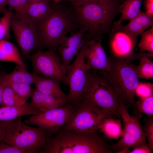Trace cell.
Listing matches in <instances>:
<instances>
[{
    "label": "cell",
    "mask_w": 153,
    "mask_h": 153,
    "mask_svg": "<svg viewBox=\"0 0 153 153\" xmlns=\"http://www.w3.org/2000/svg\"><path fill=\"white\" fill-rule=\"evenodd\" d=\"M120 5L116 0H104L72 6L71 9L75 23L80 28H86L85 35L87 39L97 40L111 32Z\"/></svg>",
    "instance_id": "obj_1"
},
{
    "label": "cell",
    "mask_w": 153,
    "mask_h": 153,
    "mask_svg": "<svg viewBox=\"0 0 153 153\" xmlns=\"http://www.w3.org/2000/svg\"><path fill=\"white\" fill-rule=\"evenodd\" d=\"M97 131L83 132L61 129L50 138L38 153H112V145Z\"/></svg>",
    "instance_id": "obj_2"
},
{
    "label": "cell",
    "mask_w": 153,
    "mask_h": 153,
    "mask_svg": "<svg viewBox=\"0 0 153 153\" xmlns=\"http://www.w3.org/2000/svg\"><path fill=\"white\" fill-rule=\"evenodd\" d=\"M58 4H54L51 13L37 24L39 34L37 50L47 48L56 52L67 34L80 28L74 22L71 8Z\"/></svg>",
    "instance_id": "obj_3"
},
{
    "label": "cell",
    "mask_w": 153,
    "mask_h": 153,
    "mask_svg": "<svg viewBox=\"0 0 153 153\" xmlns=\"http://www.w3.org/2000/svg\"><path fill=\"white\" fill-rule=\"evenodd\" d=\"M110 70L103 73L127 107L133 109L136 88L139 82L137 65L131 62L110 56Z\"/></svg>",
    "instance_id": "obj_4"
},
{
    "label": "cell",
    "mask_w": 153,
    "mask_h": 153,
    "mask_svg": "<svg viewBox=\"0 0 153 153\" xmlns=\"http://www.w3.org/2000/svg\"><path fill=\"white\" fill-rule=\"evenodd\" d=\"M50 138L45 129L28 126L21 117L11 121L8 125L2 142L27 152H38Z\"/></svg>",
    "instance_id": "obj_5"
},
{
    "label": "cell",
    "mask_w": 153,
    "mask_h": 153,
    "mask_svg": "<svg viewBox=\"0 0 153 153\" xmlns=\"http://www.w3.org/2000/svg\"><path fill=\"white\" fill-rule=\"evenodd\" d=\"M97 71L94 70L92 72L91 78L82 100H87L99 108L121 118L119 108L124 102L123 100L104 73L99 75Z\"/></svg>",
    "instance_id": "obj_6"
},
{
    "label": "cell",
    "mask_w": 153,
    "mask_h": 153,
    "mask_svg": "<svg viewBox=\"0 0 153 153\" xmlns=\"http://www.w3.org/2000/svg\"><path fill=\"white\" fill-rule=\"evenodd\" d=\"M82 48L73 63L70 64L66 73L69 91L66 98L68 103L76 107L81 101L92 75L90 70L84 68L85 52L89 41L85 37Z\"/></svg>",
    "instance_id": "obj_7"
},
{
    "label": "cell",
    "mask_w": 153,
    "mask_h": 153,
    "mask_svg": "<svg viewBox=\"0 0 153 153\" xmlns=\"http://www.w3.org/2000/svg\"><path fill=\"white\" fill-rule=\"evenodd\" d=\"M113 115L90 101L82 99L76 107L70 120L61 129L83 132L97 131L99 130V124L103 120L112 118Z\"/></svg>",
    "instance_id": "obj_8"
},
{
    "label": "cell",
    "mask_w": 153,
    "mask_h": 153,
    "mask_svg": "<svg viewBox=\"0 0 153 153\" xmlns=\"http://www.w3.org/2000/svg\"><path fill=\"white\" fill-rule=\"evenodd\" d=\"M10 28L14 35L21 53L26 58L37 50L39 34L37 24L26 15L14 13L10 22Z\"/></svg>",
    "instance_id": "obj_9"
},
{
    "label": "cell",
    "mask_w": 153,
    "mask_h": 153,
    "mask_svg": "<svg viewBox=\"0 0 153 153\" xmlns=\"http://www.w3.org/2000/svg\"><path fill=\"white\" fill-rule=\"evenodd\" d=\"M27 58L31 62L33 74L54 78L64 85H67V73L56 52L50 50H38Z\"/></svg>",
    "instance_id": "obj_10"
},
{
    "label": "cell",
    "mask_w": 153,
    "mask_h": 153,
    "mask_svg": "<svg viewBox=\"0 0 153 153\" xmlns=\"http://www.w3.org/2000/svg\"><path fill=\"white\" fill-rule=\"evenodd\" d=\"M75 108L72 105L67 103L62 107L33 115L25 119L24 122L43 128L51 137L58 133L69 121Z\"/></svg>",
    "instance_id": "obj_11"
},
{
    "label": "cell",
    "mask_w": 153,
    "mask_h": 153,
    "mask_svg": "<svg viewBox=\"0 0 153 153\" xmlns=\"http://www.w3.org/2000/svg\"><path fill=\"white\" fill-rule=\"evenodd\" d=\"M119 112L123 120L124 128L121 139L116 143L112 145V150L125 148H133L147 144L140 120L137 116H131L129 114L127 107L124 102L119 107Z\"/></svg>",
    "instance_id": "obj_12"
},
{
    "label": "cell",
    "mask_w": 153,
    "mask_h": 153,
    "mask_svg": "<svg viewBox=\"0 0 153 153\" xmlns=\"http://www.w3.org/2000/svg\"><path fill=\"white\" fill-rule=\"evenodd\" d=\"M136 44L123 31H117L112 33L109 42L110 56L130 62L139 60L144 57H153V54L148 52H133Z\"/></svg>",
    "instance_id": "obj_13"
},
{
    "label": "cell",
    "mask_w": 153,
    "mask_h": 153,
    "mask_svg": "<svg viewBox=\"0 0 153 153\" xmlns=\"http://www.w3.org/2000/svg\"><path fill=\"white\" fill-rule=\"evenodd\" d=\"M87 31L86 28L82 27L76 32L72 33L70 36H66L60 42L57 51L66 73L70 62L84 44V37Z\"/></svg>",
    "instance_id": "obj_14"
},
{
    "label": "cell",
    "mask_w": 153,
    "mask_h": 153,
    "mask_svg": "<svg viewBox=\"0 0 153 153\" xmlns=\"http://www.w3.org/2000/svg\"><path fill=\"white\" fill-rule=\"evenodd\" d=\"M102 39L89 41L85 52L87 62L84 64L86 70H100L108 72L110 61L101 44Z\"/></svg>",
    "instance_id": "obj_15"
},
{
    "label": "cell",
    "mask_w": 153,
    "mask_h": 153,
    "mask_svg": "<svg viewBox=\"0 0 153 153\" xmlns=\"http://www.w3.org/2000/svg\"><path fill=\"white\" fill-rule=\"evenodd\" d=\"M153 26V16L141 12L136 17L125 26L120 24L112 28L111 32L121 31L126 33L136 44L138 36L147 28Z\"/></svg>",
    "instance_id": "obj_16"
},
{
    "label": "cell",
    "mask_w": 153,
    "mask_h": 153,
    "mask_svg": "<svg viewBox=\"0 0 153 153\" xmlns=\"http://www.w3.org/2000/svg\"><path fill=\"white\" fill-rule=\"evenodd\" d=\"M30 106L41 112H45L62 107L68 103L67 98H58L44 94L33 90Z\"/></svg>",
    "instance_id": "obj_17"
},
{
    "label": "cell",
    "mask_w": 153,
    "mask_h": 153,
    "mask_svg": "<svg viewBox=\"0 0 153 153\" xmlns=\"http://www.w3.org/2000/svg\"><path fill=\"white\" fill-rule=\"evenodd\" d=\"M57 79L37 75L34 84L35 89L48 96L58 98H66L67 95L61 89Z\"/></svg>",
    "instance_id": "obj_18"
},
{
    "label": "cell",
    "mask_w": 153,
    "mask_h": 153,
    "mask_svg": "<svg viewBox=\"0 0 153 153\" xmlns=\"http://www.w3.org/2000/svg\"><path fill=\"white\" fill-rule=\"evenodd\" d=\"M53 5L47 2L29 3L25 9V15L30 20L37 24L51 13Z\"/></svg>",
    "instance_id": "obj_19"
},
{
    "label": "cell",
    "mask_w": 153,
    "mask_h": 153,
    "mask_svg": "<svg viewBox=\"0 0 153 153\" xmlns=\"http://www.w3.org/2000/svg\"><path fill=\"white\" fill-rule=\"evenodd\" d=\"M144 0H124L121 4L120 19L113 23L112 28L122 24L124 20L129 21L137 16L141 12V7Z\"/></svg>",
    "instance_id": "obj_20"
},
{
    "label": "cell",
    "mask_w": 153,
    "mask_h": 153,
    "mask_svg": "<svg viewBox=\"0 0 153 153\" xmlns=\"http://www.w3.org/2000/svg\"><path fill=\"white\" fill-rule=\"evenodd\" d=\"M41 112L30 106L16 107L1 106H0V121H11L24 116L35 115Z\"/></svg>",
    "instance_id": "obj_21"
},
{
    "label": "cell",
    "mask_w": 153,
    "mask_h": 153,
    "mask_svg": "<svg viewBox=\"0 0 153 153\" xmlns=\"http://www.w3.org/2000/svg\"><path fill=\"white\" fill-rule=\"evenodd\" d=\"M98 129L107 137L113 139H118L123 132L120 120L112 117L103 120L98 126Z\"/></svg>",
    "instance_id": "obj_22"
},
{
    "label": "cell",
    "mask_w": 153,
    "mask_h": 153,
    "mask_svg": "<svg viewBox=\"0 0 153 153\" xmlns=\"http://www.w3.org/2000/svg\"><path fill=\"white\" fill-rule=\"evenodd\" d=\"M37 75L30 73L27 70L26 66L16 64L13 71L6 74L5 78L7 82L23 83L31 84L35 82Z\"/></svg>",
    "instance_id": "obj_23"
},
{
    "label": "cell",
    "mask_w": 153,
    "mask_h": 153,
    "mask_svg": "<svg viewBox=\"0 0 153 153\" xmlns=\"http://www.w3.org/2000/svg\"><path fill=\"white\" fill-rule=\"evenodd\" d=\"M0 48L6 58L7 62H12L16 64L26 66L22 61L17 46L6 40L0 41Z\"/></svg>",
    "instance_id": "obj_24"
},
{
    "label": "cell",
    "mask_w": 153,
    "mask_h": 153,
    "mask_svg": "<svg viewBox=\"0 0 153 153\" xmlns=\"http://www.w3.org/2000/svg\"><path fill=\"white\" fill-rule=\"evenodd\" d=\"M1 106L23 107L30 106V104L19 97L6 83L5 80Z\"/></svg>",
    "instance_id": "obj_25"
},
{
    "label": "cell",
    "mask_w": 153,
    "mask_h": 153,
    "mask_svg": "<svg viewBox=\"0 0 153 153\" xmlns=\"http://www.w3.org/2000/svg\"><path fill=\"white\" fill-rule=\"evenodd\" d=\"M134 115L139 120L142 114H145L148 116L153 115V95L148 97L140 99L135 102L133 109Z\"/></svg>",
    "instance_id": "obj_26"
},
{
    "label": "cell",
    "mask_w": 153,
    "mask_h": 153,
    "mask_svg": "<svg viewBox=\"0 0 153 153\" xmlns=\"http://www.w3.org/2000/svg\"><path fill=\"white\" fill-rule=\"evenodd\" d=\"M137 66V74L139 78L149 79L153 78V62L148 57H144L140 60Z\"/></svg>",
    "instance_id": "obj_27"
},
{
    "label": "cell",
    "mask_w": 153,
    "mask_h": 153,
    "mask_svg": "<svg viewBox=\"0 0 153 153\" xmlns=\"http://www.w3.org/2000/svg\"><path fill=\"white\" fill-rule=\"evenodd\" d=\"M13 13L12 10L8 9L3 15L0 17V41L9 40L11 37L10 28Z\"/></svg>",
    "instance_id": "obj_28"
},
{
    "label": "cell",
    "mask_w": 153,
    "mask_h": 153,
    "mask_svg": "<svg viewBox=\"0 0 153 153\" xmlns=\"http://www.w3.org/2000/svg\"><path fill=\"white\" fill-rule=\"evenodd\" d=\"M5 81L14 93L23 100L26 101L31 97L33 91L31 84L26 83L8 82L5 80Z\"/></svg>",
    "instance_id": "obj_29"
},
{
    "label": "cell",
    "mask_w": 153,
    "mask_h": 153,
    "mask_svg": "<svg viewBox=\"0 0 153 153\" xmlns=\"http://www.w3.org/2000/svg\"><path fill=\"white\" fill-rule=\"evenodd\" d=\"M141 35L138 48L141 52L147 51L153 54V26Z\"/></svg>",
    "instance_id": "obj_30"
},
{
    "label": "cell",
    "mask_w": 153,
    "mask_h": 153,
    "mask_svg": "<svg viewBox=\"0 0 153 153\" xmlns=\"http://www.w3.org/2000/svg\"><path fill=\"white\" fill-rule=\"evenodd\" d=\"M144 124L141 126L146 138L147 139L148 145L153 150V116H147L144 120Z\"/></svg>",
    "instance_id": "obj_31"
},
{
    "label": "cell",
    "mask_w": 153,
    "mask_h": 153,
    "mask_svg": "<svg viewBox=\"0 0 153 153\" xmlns=\"http://www.w3.org/2000/svg\"><path fill=\"white\" fill-rule=\"evenodd\" d=\"M139 99L146 98L153 95V84L148 82H139L136 88L135 95Z\"/></svg>",
    "instance_id": "obj_32"
},
{
    "label": "cell",
    "mask_w": 153,
    "mask_h": 153,
    "mask_svg": "<svg viewBox=\"0 0 153 153\" xmlns=\"http://www.w3.org/2000/svg\"><path fill=\"white\" fill-rule=\"evenodd\" d=\"M28 3L27 0H7L8 9L15 11L17 14L25 15V11Z\"/></svg>",
    "instance_id": "obj_33"
},
{
    "label": "cell",
    "mask_w": 153,
    "mask_h": 153,
    "mask_svg": "<svg viewBox=\"0 0 153 153\" xmlns=\"http://www.w3.org/2000/svg\"><path fill=\"white\" fill-rule=\"evenodd\" d=\"M0 153H28L18 147L3 142L0 143Z\"/></svg>",
    "instance_id": "obj_34"
},
{
    "label": "cell",
    "mask_w": 153,
    "mask_h": 153,
    "mask_svg": "<svg viewBox=\"0 0 153 153\" xmlns=\"http://www.w3.org/2000/svg\"><path fill=\"white\" fill-rule=\"evenodd\" d=\"M129 153H152V151L147 144H143L133 148Z\"/></svg>",
    "instance_id": "obj_35"
},
{
    "label": "cell",
    "mask_w": 153,
    "mask_h": 153,
    "mask_svg": "<svg viewBox=\"0 0 153 153\" xmlns=\"http://www.w3.org/2000/svg\"><path fill=\"white\" fill-rule=\"evenodd\" d=\"M11 121H0V143L3 141L5 135L7 128Z\"/></svg>",
    "instance_id": "obj_36"
},
{
    "label": "cell",
    "mask_w": 153,
    "mask_h": 153,
    "mask_svg": "<svg viewBox=\"0 0 153 153\" xmlns=\"http://www.w3.org/2000/svg\"><path fill=\"white\" fill-rule=\"evenodd\" d=\"M6 74L3 72H0V106H1L2 103L3 94Z\"/></svg>",
    "instance_id": "obj_37"
},
{
    "label": "cell",
    "mask_w": 153,
    "mask_h": 153,
    "mask_svg": "<svg viewBox=\"0 0 153 153\" xmlns=\"http://www.w3.org/2000/svg\"><path fill=\"white\" fill-rule=\"evenodd\" d=\"M103 0H63V1L69 2L73 6L81 5L92 2Z\"/></svg>",
    "instance_id": "obj_38"
},
{
    "label": "cell",
    "mask_w": 153,
    "mask_h": 153,
    "mask_svg": "<svg viewBox=\"0 0 153 153\" xmlns=\"http://www.w3.org/2000/svg\"><path fill=\"white\" fill-rule=\"evenodd\" d=\"M145 12L150 16H153V0H145Z\"/></svg>",
    "instance_id": "obj_39"
},
{
    "label": "cell",
    "mask_w": 153,
    "mask_h": 153,
    "mask_svg": "<svg viewBox=\"0 0 153 153\" xmlns=\"http://www.w3.org/2000/svg\"><path fill=\"white\" fill-rule=\"evenodd\" d=\"M7 0H0V14H4L7 11Z\"/></svg>",
    "instance_id": "obj_40"
},
{
    "label": "cell",
    "mask_w": 153,
    "mask_h": 153,
    "mask_svg": "<svg viewBox=\"0 0 153 153\" xmlns=\"http://www.w3.org/2000/svg\"><path fill=\"white\" fill-rule=\"evenodd\" d=\"M117 150H118V151H117L115 152L118 153H129L130 151L129 148H122Z\"/></svg>",
    "instance_id": "obj_41"
},
{
    "label": "cell",
    "mask_w": 153,
    "mask_h": 153,
    "mask_svg": "<svg viewBox=\"0 0 153 153\" xmlns=\"http://www.w3.org/2000/svg\"><path fill=\"white\" fill-rule=\"evenodd\" d=\"M29 3H33L42 2H50V0H27Z\"/></svg>",
    "instance_id": "obj_42"
},
{
    "label": "cell",
    "mask_w": 153,
    "mask_h": 153,
    "mask_svg": "<svg viewBox=\"0 0 153 153\" xmlns=\"http://www.w3.org/2000/svg\"><path fill=\"white\" fill-rule=\"evenodd\" d=\"M53 2V4L54 5L58 4L61 1L63 0H52Z\"/></svg>",
    "instance_id": "obj_43"
},
{
    "label": "cell",
    "mask_w": 153,
    "mask_h": 153,
    "mask_svg": "<svg viewBox=\"0 0 153 153\" xmlns=\"http://www.w3.org/2000/svg\"></svg>",
    "instance_id": "obj_44"
}]
</instances>
